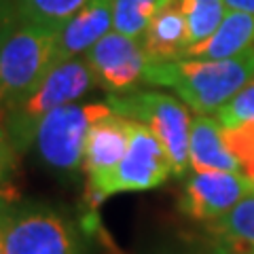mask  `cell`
Listing matches in <instances>:
<instances>
[{
	"mask_svg": "<svg viewBox=\"0 0 254 254\" xmlns=\"http://www.w3.org/2000/svg\"><path fill=\"white\" fill-rule=\"evenodd\" d=\"M214 117H216L220 127H235L254 121V78L240 93L233 95L225 106L218 108Z\"/></svg>",
	"mask_w": 254,
	"mask_h": 254,
	"instance_id": "ffe728a7",
	"label": "cell"
},
{
	"mask_svg": "<svg viewBox=\"0 0 254 254\" xmlns=\"http://www.w3.org/2000/svg\"><path fill=\"white\" fill-rule=\"evenodd\" d=\"M131 119L121 117L115 110L98 119L85 142L83 174L87 176V187L100 182L113 172L127 153L131 138Z\"/></svg>",
	"mask_w": 254,
	"mask_h": 254,
	"instance_id": "30bf717a",
	"label": "cell"
},
{
	"mask_svg": "<svg viewBox=\"0 0 254 254\" xmlns=\"http://www.w3.org/2000/svg\"><path fill=\"white\" fill-rule=\"evenodd\" d=\"M106 102L66 104L47 115L36 129L34 146L47 170L55 176L74 178L83 170L85 142L91 125L110 113Z\"/></svg>",
	"mask_w": 254,
	"mask_h": 254,
	"instance_id": "277c9868",
	"label": "cell"
},
{
	"mask_svg": "<svg viewBox=\"0 0 254 254\" xmlns=\"http://www.w3.org/2000/svg\"><path fill=\"white\" fill-rule=\"evenodd\" d=\"M174 176V168L165 148L146 125L131 123V138L121 163L100 182L87 187V199L98 205L117 193H138L161 187Z\"/></svg>",
	"mask_w": 254,
	"mask_h": 254,
	"instance_id": "52a82bcc",
	"label": "cell"
},
{
	"mask_svg": "<svg viewBox=\"0 0 254 254\" xmlns=\"http://www.w3.org/2000/svg\"><path fill=\"white\" fill-rule=\"evenodd\" d=\"M254 47V15L227 11L216 32L205 41L189 47L185 58L193 60H229Z\"/></svg>",
	"mask_w": 254,
	"mask_h": 254,
	"instance_id": "4fadbf2b",
	"label": "cell"
},
{
	"mask_svg": "<svg viewBox=\"0 0 254 254\" xmlns=\"http://www.w3.org/2000/svg\"><path fill=\"white\" fill-rule=\"evenodd\" d=\"M15 17H17L15 0H0V28L6 26L9 21H13Z\"/></svg>",
	"mask_w": 254,
	"mask_h": 254,
	"instance_id": "603a6c76",
	"label": "cell"
},
{
	"mask_svg": "<svg viewBox=\"0 0 254 254\" xmlns=\"http://www.w3.org/2000/svg\"><path fill=\"white\" fill-rule=\"evenodd\" d=\"M214 254H254V189L210 225Z\"/></svg>",
	"mask_w": 254,
	"mask_h": 254,
	"instance_id": "9a60e30c",
	"label": "cell"
},
{
	"mask_svg": "<svg viewBox=\"0 0 254 254\" xmlns=\"http://www.w3.org/2000/svg\"><path fill=\"white\" fill-rule=\"evenodd\" d=\"M0 254H6V252H4V248H2V244H0Z\"/></svg>",
	"mask_w": 254,
	"mask_h": 254,
	"instance_id": "d4e9b609",
	"label": "cell"
},
{
	"mask_svg": "<svg viewBox=\"0 0 254 254\" xmlns=\"http://www.w3.org/2000/svg\"><path fill=\"white\" fill-rule=\"evenodd\" d=\"M19 203V195L15 187H0V227L4 225V220L9 218L11 210Z\"/></svg>",
	"mask_w": 254,
	"mask_h": 254,
	"instance_id": "7402d4cb",
	"label": "cell"
},
{
	"mask_svg": "<svg viewBox=\"0 0 254 254\" xmlns=\"http://www.w3.org/2000/svg\"><path fill=\"white\" fill-rule=\"evenodd\" d=\"M91 0H15L17 19L60 32Z\"/></svg>",
	"mask_w": 254,
	"mask_h": 254,
	"instance_id": "2e32d148",
	"label": "cell"
},
{
	"mask_svg": "<svg viewBox=\"0 0 254 254\" xmlns=\"http://www.w3.org/2000/svg\"><path fill=\"white\" fill-rule=\"evenodd\" d=\"M189 163L193 172H242L237 159L227 148L222 127L212 115H195L190 121Z\"/></svg>",
	"mask_w": 254,
	"mask_h": 254,
	"instance_id": "7c38bea8",
	"label": "cell"
},
{
	"mask_svg": "<svg viewBox=\"0 0 254 254\" xmlns=\"http://www.w3.org/2000/svg\"><path fill=\"white\" fill-rule=\"evenodd\" d=\"M113 26V0H91L58 32L55 62H68L85 55L98 45Z\"/></svg>",
	"mask_w": 254,
	"mask_h": 254,
	"instance_id": "8fae6325",
	"label": "cell"
},
{
	"mask_svg": "<svg viewBox=\"0 0 254 254\" xmlns=\"http://www.w3.org/2000/svg\"><path fill=\"white\" fill-rule=\"evenodd\" d=\"M252 189L254 182L242 172H190L182 185L178 210L190 220L212 225L231 212Z\"/></svg>",
	"mask_w": 254,
	"mask_h": 254,
	"instance_id": "ba28073f",
	"label": "cell"
},
{
	"mask_svg": "<svg viewBox=\"0 0 254 254\" xmlns=\"http://www.w3.org/2000/svg\"><path fill=\"white\" fill-rule=\"evenodd\" d=\"M252 78L254 47L229 60H150L144 83L170 87L195 115H214Z\"/></svg>",
	"mask_w": 254,
	"mask_h": 254,
	"instance_id": "6da1fadb",
	"label": "cell"
},
{
	"mask_svg": "<svg viewBox=\"0 0 254 254\" xmlns=\"http://www.w3.org/2000/svg\"><path fill=\"white\" fill-rule=\"evenodd\" d=\"M106 104L121 117L146 125L155 133L170 157L176 178L190 170L189 140L193 117L189 115V106L182 100L161 91H129L110 93Z\"/></svg>",
	"mask_w": 254,
	"mask_h": 254,
	"instance_id": "3957f363",
	"label": "cell"
},
{
	"mask_svg": "<svg viewBox=\"0 0 254 254\" xmlns=\"http://www.w3.org/2000/svg\"><path fill=\"white\" fill-rule=\"evenodd\" d=\"M19 148L9 127V110L0 106V187H13V176L19 170Z\"/></svg>",
	"mask_w": 254,
	"mask_h": 254,
	"instance_id": "44dd1931",
	"label": "cell"
},
{
	"mask_svg": "<svg viewBox=\"0 0 254 254\" xmlns=\"http://www.w3.org/2000/svg\"><path fill=\"white\" fill-rule=\"evenodd\" d=\"M58 32L15 17L0 28V106L11 110L38 89L55 62Z\"/></svg>",
	"mask_w": 254,
	"mask_h": 254,
	"instance_id": "7a4b0ae2",
	"label": "cell"
},
{
	"mask_svg": "<svg viewBox=\"0 0 254 254\" xmlns=\"http://www.w3.org/2000/svg\"><path fill=\"white\" fill-rule=\"evenodd\" d=\"M83 58L89 64L95 85L110 93H129L146 81L150 58L142 41L108 32L98 45H93Z\"/></svg>",
	"mask_w": 254,
	"mask_h": 254,
	"instance_id": "9c48e42d",
	"label": "cell"
},
{
	"mask_svg": "<svg viewBox=\"0 0 254 254\" xmlns=\"http://www.w3.org/2000/svg\"><path fill=\"white\" fill-rule=\"evenodd\" d=\"M93 87L95 78L85 58L62 62L51 68V72L45 76L38 89L28 100H23L19 106L9 110L11 136L19 153H26L34 144L36 129L47 115L53 113L55 108L74 104L76 100L85 98Z\"/></svg>",
	"mask_w": 254,
	"mask_h": 254,
	"instance_id": "5b68a950",
	"label": "cell"
},
{
	"mask_svg": "<svg viewBox=\"0 0 254 254\" xmlns=\"http://www.w3.org/2000/svg\"><path fill=\"white\" fill-rule=\"evenodd\" d=\"M185 15L189 47L210 38L227 15L225 0H178Z\"/></svg>",
	"mask_w": 254,
	"mask_h": 254,
	"instance_id": "ac0fdd59",
	"label": "cell"
},
{
	"mask_svg": "<svg viewBox=\"0 0 254 254\" xmlns=\"http://www.w3.org/2000/svg\"><path fill=\"white\" fill-rule=\"evenodd\" d=\"M6 254H83L81 233L60 210L43 203H17L0 227Z\"/></svg>",
	"mask_w": 254,
	"mask_h": 254,
	"instance_id": "8992f818",
	"label": "cell"
},
{
	"mask_svg": "<svg viewBox=\"0 0 254 254\" xmlns=\"http://www.w3.org/2000/svg\"><path fill=\"white\" fill-rule=\"evenodd\" d=\"M172 0H113L115 32L142 41L153 17Z\"/></svg>",
	"mask_w": 254,
	"mask_h": 254,
	"instance_id": "e0dca14e",
	"label": "cell"
},
{
	"mask_svg": "<svg viewBox=\"0 0 254 254\" xmlns=\"http://www.w3.org/2000/svg\"><path fill=\"white\" fill-rule=\"evenodd\" d=\"M222 138L240 163L242 174L254 182V121L235 127H222Z\"/></svg>",
	"mask_w": 254,
	"mask_h": 254,
	"instance_id": "d6986e66",
	"label": "cell"
},
{
	"mask_svg": "<svg viewBox=\"0 0 254 254\" xmlns=\"http://www.w3.org/2000/svg\"><path fill=\"white\" fill-rule=\"evenodd\" d=\"M142 47L153 62H172L185 58L189 49V32L178 0H172L159 11L142 36Z\"/></svg>",
	"mask_w": 254,
	"mask_h": 254,
	"instance_id": "5bb4252c",
	"label": "cell"
},
{
	"mask_svg": "<svg viewBox=\"0 0 254 254\" xmlns=\"http://www.w3.org/2000/svg\"><path fill=\"white\" fill-rule=\"evenodd\" d=\"M225 6L229 11H242L254 15V0H225Z\"/></svg>",
	"mask_w": 254,
	"mask_h": 254,
	"instance_id": "cb8c5ba5",
	"label": "cell"
}]
</instances>
